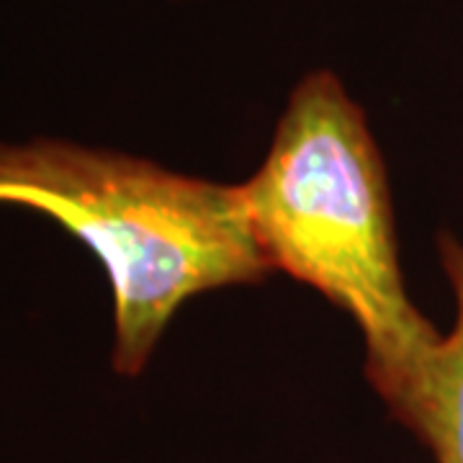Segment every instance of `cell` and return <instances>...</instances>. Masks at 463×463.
I'll return each mask as SVG.
<instances>
[{"instance_id":"6da1fadb","label":"cell","mask_w":463,"mask_h":463,"mask_svg":"<svg viewBox=\"0 0 463 463\" xmlns=\"http://www.w3.org/2000/svg\"><path fill=\"white\" fill-rule=\"evenodd\" d=\"M240 191L273 270L358 325L368 383L404 425L443 332L407 294L386 165L335 72H309L291 90L265 160Z\"/></svg>"},{"instance_id":"3957f363","label":"cell","mask_w":463,"mask_h":463,"mask_svg":"<svg viewBox=\"0 0 463 463\" xmlns=\"http://www.w3.org/2000/svg\"><path fill=\"white\" fill-rule=\"evenodd\" d=\"M438 258L443 265L456 317L435 350L422 394L402 425L425 446L435 463H463V242L443 232L438 237Z\"/></svg>"},{"instance_id":"7a4b0ae2","label":"cell","mask_w":463,"mask_h":463,"mask_svg":"<svg viewBox=\"0 0 463 463\" xmlns=\"http://www.w3.org/2000/svg\"><path fill=\"white\" fill-rule=\"evenodd\" d=\"M0 206L52 216L93 250L114 291L118 376L145 373L188 298L263 283L273 270L240 185L65 139L0 142Z\"/></svg>"}]
</instances>
